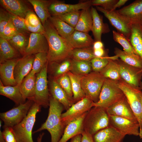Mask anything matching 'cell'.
Masks as SVG:
<instances>
[{
    "instance_id": "obj_1",
    "label": "cell",
    "mask_w": 142,
    "mask_h": 142,
    "mask_svg": "<svg viewBox=\"0 0 142 142\" xmlns=\"http://www.w3.org/2000/svg\"><path fill=\"white\" fill-rule=\"evenodd\" d=\"M48 44V63H59L71 57L73 49L57 32L49 19L43 26Z\"/></svg>"
},
{
    "instance_id": "obj_2",
    "label": "cell",
    "mask_w": 142,
    "mask_h": 142,
    "mask_svg": "<svg viewBox=\"0 0 142 142\" xmlns=\"http://www.w3.org/2000/svg\"><path fill=\"white\" fill-rule=\"evenodd\" d=\"M49 109L47 119L34 133L47 130L50 133L51 142H58L61 138L65 128L61 120L64 108L63 105L50 95Z\"/></svg>"
},
{
    "instance_id": "obj_3",
    "label": "cell",
    "mask_w": 142,
    "mask_h": 142,
    "mask_svg": "<svg viewBox=\"0 0 142 142\" xmlns=\"http://www.w3.org/2000/svg\"><path fill=\"white\" fill-rule=\"evenodd\" d=\"M110 126L106 109L98 106H93L87 112L83 123L84 131L92 136Z\"/></svg>"
},
{
    "instance_id": "obj_4",
    "label": "cell",
    "mask_w": 142,
    "mask_h": 142,
    "mask_svg": "<svg viewBox=\"0 0 142 142\" xmlns=\"http://www.w3.org/2000/svg\"><path fill=\"white\" fill-rule=\"evenodd\" d=\"M41 107L34 102L26 117L21 122L12 128L18 142H34L32 137L33 129L36 115L41 111Z\"/></svg>"
},
{
    "instance_id": "obj_5",
    "label": "cell",
    "mask_w": 142,
    "mask_h": 142,
    "mask_svg": "<svg viewBox=\"0 0 142 142\" xmlns=\"http://www.w3.org/2000/svg\"><path fill=\"white\" fill-rule=\"evenodd\" d=\"M118 81L106 78L99 100L96 103L93 102V106H98L106 109L125 97L118 85Z\"/></svg>"
},
{
    "instance_id": "obj_6",
    "label": "cell",
    "mask_w": 142,
    "mask_h": 142,
    "mask_svg": "<svg viewBox=\"0 0 142 142\" xmlns=\"http://www.w3.org/2000/svg\"><path fill=\"white\" fill-rule=\"evenodd\" d=\"M118 85L124 93L140 125L139 136L141 133L142 124V90L139 87L132 86L122 79L118 81Z\"/></svg>"
},
{
    "instance_id": "obj_7",
    "label": "cell",
    "mask_w": 142,
    "mask_h": 142,
    "mask_svg": "<svg viewBox=\"0 0 142 142\" xmlns=\"http://www.w3.org/2000/svg\"><path fill=\"white\" fill-rule=\"evenodd\" d=\"M106 78L99 72H94L83 76L81 84L85 97L94 103L98 102L102 87Z\"/></svg>"
},
{
    "instance_id": "obj_8",
    "label": "cell",
    "mask_w": 142,
    "mask_h": 142,
    "mask_svg": "<svg viewBox=\"0 0 142 142\" xmlns=\"http://www.w3.org/2000/svg\"><path fill=\"white\" fill-rule=\"evenodd\" d=\"M48 64V63L43 69L37 74L35 94L33 99L34 103L44 108L49 106L50 97L47 77Z\"/></svg>"
},
{
    "instance_id": "obj_9",
    "label": "cell",
    "mask_w": 142,
    "mask_h": 142,
    "mask_svg": "<svg viewBox=\"0 0 142 142\" xmlns=\"http://www.w3.org/2000/svg\"><path fill=\"white\" fill-rule=\"evenodd\" d=\"M34 103L33 100H28L8 111L0 113V118L4 123L3 128H12L21 122L27 116Z\"/></svg>"
},
{
    "instance_id": "obj_10",
    "label": "cell",
    "mask_w": 142,
    "mask_h": 142,
    "mask_svg": "<svg viewBox=\"0 0 142 142\" xmlns=\"http://www.w3.org/2000/svg\"><path fill=\"white\" fill-rule=\"evenodd\" d=\"M97 10L103 14L111 24L117 30L129 39L131 31V23L120 15L117 10L109 11L99 6H96Z\"/></svg>"
},
{
    "instance_id": "obj_11",
    "label": "cell",
    "mask_w": 142,
    "mask_h": 142,
    "mask_svg": "<svg viewBox=\"0 0 142 142\" xmlns=\"http://www.w3.org/2000/svg\"><path fill=\"white\" fill-rule=\"evenodd\" d=\"M93 102L85 97L73 104L61 116L62 122L65 126L70 122L88 111L93 106Z\"/></svg>"
},
{
    "instance_id": "obj_12",
    "label": "cell",
    "mask_w": 142,
    "mask_h": 142,
    "mask_svg": "<svg viewBox=\"0 0 142 142\" xmlns=\"http://www.w3.org/2000/svg\"><path fill=\"white\" fill-rule=\"evenodd\" d=\"M109 115L110 125L126 135L139 136L140 125L138 122L116 116Z\"/></svg>"
},
{
    "instance_id": "obj_13",
    "label": "cell",
    "mask_w": 142,
    "mask_h": 142,
    "mask_svg": "<svg viewBox=\"0 0 142 142\" xmlns=\"http://www.w3.org/2000/svg\"><path fill=\"white\" fill-rule=\"evenodd\" d=\"M92 6L91 0L83 1L75 4H67L60 1H52L49 7V10L51 16H56L90 8Z\"/></svg>"
},
{
    "instance_id": "obj_14",
    "label": "cell",
    "mask_w": 142,
    "mask_h": 142,
    "mask_svg": "<svg viewBox=\"0 0 142 142\" xmlns=\"http://www.w3.org/2000/svg\"><path fill=\"white\" fill-rule=\"evenodd\" d=\"M117 11L131 24L142 25V0H137Z\"/></svg>"
},
{
    "instance_id": "obj_15",
    "label": "cell",
    "mask_w": 142,
    "mask_h": 142,
    "mask_svg": "<svg viewBox=\"0 0 142 142\" xmlns=\"http://www.w3.org/2000/svg\"><path fill=\"white\" fill-rule=\"evenodd\" d=\"M117 61L121 79L132 86L139 87L142 77V74L139 72L141 69L128 65L120 59H118Z\"/></svg>"
},
{
    "instance_id": "obj_16",
    "label": "cell",
    "mask_w": 142,
    "mask_h": 142,
    "mask_svg": "<svg viewBox=\"0 0 142 142\" xmlns=\"http://www.w3.org/2000/svg\"><path fill=\"white\" fill-rule=\"evenodd\" d=\"M106 109L109 115L125 118L138 122L125 97Z\"/></svg>"
},
{
    "instance_id": "obj_17",
    "label": "cell",
    "mask_w": 142,
    "mask_h": 142,
    "mask_svg": "<svg viewBox=\"0 0 142 142\" xmlns=\"http://www.w3.org/2000/svg\"><path fill=\"white\" fill-rule=\"evenodd\" d=\"M48 50V42L44 34L35 33L30 34L25 55H35L39 53H47Z\"/></svg>"
},
{
    "instance_id": "obj_18",
    "label": "cell",
    "mask_w": 142,
    "mask_h": 142,
    "mask_svg": "<svg viewBox=\"0 0 142 142\" xmlns=\"http://www.w3.org/2000/svg\"><path fill=\"white\" fill-rule=\"evenodd\" d=\"M34 55H27L19 58L16 64L14 75L17 85H20L24 78L32 70Z\"/></svg>"
},
{
    "instance_id": "obj_19",
    "label": "cell",
    "mask_w": 142,
    "mask_h": 142,
    "mask_svg": "<svg viewBox=\"0 0 142 142\" xmlns=\"http://www.w3.org/2000/svg\"><path fill=\"white\" fill-rule=\"evenodd\" d=\"M65 39L73 50L92 47L94 42L88 33L75 30L70 36Z\"/></svg>"
},
{
    "instance_id": "obj_20",
    "label": "cell",
    "mask_w": 142,
    "mask_h": 142,
    "mask_svg": "<svg viewBox=\"0 0 142 142\" xmlns=\"http://www.w3.org/2000/svg\"><path fill=\"white\" fill-rule=\"evenodd\" d=\"M19 58L8 60L0 63V80L4 85L14 86L17 85L14 72L15 66Z\"/></svg>"
},
{
    "instance_id": "obj_21",
    "label": "cell",
    "mask_w": 142,
    "mask_h": 142,
    "mask_svg": "<svg viewBox=\"0 0 142 142\" xmlns=\"http://www.w3.org/2000/svg\"><path fill=\"white\" fill-rule=\"evenodd\" d=\"M125 135L109 126L92 136L94 142H122Z\"/></svg>"
},
{
    "instance_id": "obj_22",
    "label": "cell",
    "mask_w": 142,
    "mask_h": 142,
    "mask_svg": "<svg viewBox=\"0 0 142 142\" xmlns=\"http://www.w3.org/2000/svg\"><path fill=\"white\" fill-rule=\"evenodd\" d=\"M50 95L63 106L64 109L68 110L75 103L73 99L70 98L60 86L54 78L49 81Z\"/></svg>"
},
{
    "instance_id": "obj_23",
    "label": "cell",
    "mask_w": 142,
    "mask_h": 142,
    "mask_svg": "<svg viewBox=\"0 0 142 142\" xmlns=\"http://www.w3.org/2000/svg\"><path fill=\"white\" fill-rule=\"evenodd\" d=\"M93 23L91 29L94 41H101L102 34L109 33L110 29L108 25L104 23L102 16L98 13L96 8H91Z\"/></svg>"
},
{
    "instance_id": "obj_24",
    "label": "cell",
    "mask_w": 142,
    "mask_h": 142,
    "mask_svg": "<svg viewBox=\"0 0 142 142\" xmlns=\"http://www.w3.org/2000/svg\"><path fill=\"white\" fill-rule=\"evenodd\" d=\"M87 112L69 123L65 127L63 135L58 142H67L74 136L84 132L83 123Z\"/></svg>"
},
{
    "instance_id": "obj_25",
    "label": "cell",
    "mask_w": 142,
    "mask_h": 142,
    "mask_svg": "<svg viewBox=\"0 0 142 142\" xmlns=\"http://www.w3.org/2000/svg\"><path fill=\"white\" fill-rule=\"evenodd\" d=\"M0 3L9 13L25 19L30 10L24 1L21 0H0Z\"/></svg>"
},
{
    "instance_id": "obj_26",
    "label": "cell",
    "mask_w": 142,
    "mask_h": 142,
    "mask_svg": "<svg viewBox=\"0 0 142 142\" xmlns=\"http://www.w3.org/2000/svg\"><path fill=\"white\" fill-rule=\"evenodd\" d=\"M0 94L13 101L17 106L26 102L21 93L20 85L5 86L0 80Z\"/></svg>"
},
{
    "instance_id": "obj_27",
    "label": "cell",
    "mask_w": 142,
    "mask_h": 142,
    "mask_svg": "<svg viewBox=\"0 0 142 142\" xmlns=\"http://www.w3.org/2000/svg\"><path fill=\"white\" fill-rule=\"evenodd\" d=\"M36 75L29 73L24 78L20 85L21 93L26 100L27 99L33 101L35 94Z\"/></svg>"
},
{
    "instance_id": "obj_28",
    "label": "cell",
    "mask_w": 142,
    "mask_h": 142,
    "mask_svg": "<svg viewBox=\"0 0 142 142\" xmlns=\"http://www.w3.org/2000/svg\"><path fill=\"white\" fill-rule=\"evenodd\" d=\"M52 1L44 0H28L33 6L43 26L51 16L49 10V7Z\"/></svg>"
},
{
    "instance_id": "obj_29",
    "label": "cell",
    "mask_w": 142,
    "mask_h": 142,
    "mask_svg": "<svg viewBox=\"0 0 142 142\" xmlns=\"http://www.w3.org/2000/svg\"><path fill=\"white\" fill-rule=\"evenodd\" d=\"M129 39L136 52L142 59V25L138 24H132ZM139 72L142 73V69Z\"/></svg>"
},
{
    "instance_id": "obj_30",
    "label": "cell",
    "mask_w": 142,
    "mask_h": 142,
    "mask_svg": "<svg viewBox=\"0 0 142 142\" xmlns=\"http://www.w3.org/2000/svg\"><path fill=\"white\" fill-rule=\"evenodd\" d=\"M20 54L8 40L0 37V63L8 60L19 58Z\"/></svg>"
},
{
    "instance_id": "obj_31",
    "label": "cell",
    "mask_w": 142,
    "mask_h": 142,
    "mask_svg": "<svg viewBox=\"0 0 142 142\" xmlns=\"http://www.w3.org/2000/svg\"><path fill=\"white\" fill-rule=\"evenodd\" d=\"M114 53L115 55L125 63L141 70L142 69V59L138 55L127 52L116 47L115 48Z\"/></svg>"
},
{
    "instance_id": "obj_32",
    "label": "cell",
    "mask_w": 142,
    "mask_h": 142,
    "mask_svg": "<svg viewBox=\"0 0 142 142\" xmlns=\"http://www.w3.org/2000/svg\"><path fill=\"white\" fill-rule=\"evenodd\" d=\"M92 23L91 8L82 10L75 30L88 33L91 31Z\"/></svg>"
},
{
    "instance_id": "obj_33",
    "label": "cell",
    "mask_w": 142,
    "mask_h": 142,
    "mask_svg": "<svg viewBox=\"0 0 142 142\" xmlns=\"http://www.w3.org/2000/svg\"><path fill=\"white\" fill-rule=\"evenodd\" d=\"M48 19L59 34L65 39L75 30L74 28L56 16H51Z\"/></svg>"
},
{
    "instance_id": "obj_34",
    "label": "cell",
    "mask_w": 142,
    "mask_h": 142,
    "mask_svg": "<svg viewBox=\"0 0 142 142\" xmlns=\"http://www.w3.org/2000/svg\"><path fill=\"white\" fill-rule=\"evenodd\" d=\"M118 59H110L106 66L99 72L100 74L106 78L118 81L121 79Z\"/></svg>"
},
{
    "instance_id": "obj_35",
    "label": "cell",
    "mask_w": 142,
    "mask_h": 142,
    "mask_svg": "<svg viewBox=\"0 0 142 142\" xmlns=\"http://www.w3.org/2000/svg\"><path fill=\"white\" fill-rule=\"evenodd\" d=\"M67 73L71 81L73 98L75 103L85 97L81 84V80L83 76L74 74L70 71Z\"/></svg>"
},
{
    "instance_id": "obj_36",
    "label": "cell",
    "mask_w": 142,
    "mask_h": 142,
    "mask_svg": "<svg viewBox=\"0 0 142 142\" xmlns=\"http://www.w3.org/2000/svg\"><path fill=\"white\" fill-rule=\"evenodd\" d=\"M29 38L27 34L19 33L12 37L8 41L23 56L25 55V51L27 46Z\"/></svg>"
},
{
    "instance_id": "obj_37",
    "label": "cell",
    "mask_w": 142,
    "mask_h": 142,
    "mask_svg": "<svg viewBox=\"0 0 142 142\" xmlns=\"http://www.w3.org/2000/svg\"><path fill=\"white\" fill-rule=\"evenodd\" d=\"M70 72L78 75H84L90 73L92 69L90 61L77 60L72 59Z\"/></svg>"
},
{
    "instance_id": "obj_38",
    "label": "cell",
    "mask_w": 142,
    "mask_h": 142,
    "mask_svg": "<svg viewBox=\"0 0 142 142\" xmlns=\"http://www.w3.org/2000/svg\"><path fill=\"white\" fill-rule=\"evenodd\" d=\"M95 57L92 47L74 49L72 50L71 56L73 59L83 61H90Z\"/></svg>"
},
{
    "instance_id": "obj_39",
    "label": "cell",
    "mask_w": 142,
    "mask_h": 142,
    "mask_svg": "<svg viewBox=\"0 0 142 142\" xmlns=\"http://www.w3.org/2000/svg\"><path fill=\"white\" fill-rule=\"evenodd\" d=\"M48 63L47 53H39L35 54L32 69L30 73L33 74L38 73Z\"/></svg>"
},
{
    "instance_id": "obj_40",
    "label": "cell",
    "mask_w": 142,
    "mask_h": 142,
    "mask_svg": "<svg viewBox=\"0 0 142 142\" xmlns=\"http://www.w3.org/2000/svg\"><path fill=\"white\" fill-rule=\"evenodd\" d=\"M112 33L113 39L122 46L124 51L137 54L131 45L129 39L123 34L114 30L113 31Z\"/></svg>"
},
{
    "instance_id": "obj_41",
    "label": "cell",
    "mask_w": 142,
    "mask_h": 142,
    "mask_svg": "<svg viewBox=\"0 0 142 142\" xmlns=\"http://www.w3.org/2000/svg\"><path fill=\"white\" fill-rule=\"evenodd\" d=\"M71 60L69 59L65 60L61 63H52L55 65H53L52 74L54 78L56 79L59 77L67 73L70 71Z\"/></svg>"
},
{
    "instance_id": "obj_42",
    "label": "cell",
    "mask_w": 142,
    "mask_h": 142,
    "mask_svg": "<svg viewBox=\"0 0 142 142\" xmlns=\"http://www.w3.org/2000/svg\"><path fill=\"white\" fill-rule=\"evenodd\" d=\"M118 59L115 55L111 57L106 56L102 57H96L90 61L92 69L93 72H99L106 66L110 59Z\"/></svg>"
},
{
    "instance_id": "obj_43",
    "label": "cell",
    "mask_w": 142,
    "mask_h": 142,
    "mask_svg": "<svg viewBox=\"0 0 142 142\" xmlns=\"http://www.w3.org/2000/svg\"><path fill=\"white\" fill-rule=\"evenodd\" d=\"M81 11H75L55 16L74 28L78 22Z\"/></svg>"
},
{
    "instance_id": "obj_44",
    "label": "cell",
    "mask_w": 142,
    "mask_h": 142,
    "mask_svg": "<svg viewBox=\"0 0 142 142\" xmlns=\"http://www.w3.org/2000/svg\"><path fill=\"white\" fill-rule=\"evenodd\" d=\"M54 79L68 95L70 98L73 99L71 82L67 73Z\"/></svg>"
},
{
    "instance_id": "obj_45",
    "label": "cell",
    "mask_w": 142,
    "mask_h": 142,
    "mask_svg": "<svg viewBox=\"0 0 142 142\" xmlns=\"http://www.w3.org/2000/svg\"><path fill=\"white\" fill-rule=\"evenodd\" d=\"M9 13L13 24L19 33L26 34L28 33L29 31L26 26L25 19L18 16Z\"/></svg>"
},
{
    "instance_id": "obj_46",
    "label": "cell",
    "mask_w": 142,
    "mask_h": 142,
    "mask_svg": "<svg viewBox=\"0 0 142 142\" xmlns=\"http://www.w3.org/2000/svg\"><path fill=\"white\" fill-rule=\"evenodd\" d=\"M118 1V0H92L91 4L92 6H99L105 10L111 11Z\"/></svg>"
},
{
    "instance_id": "obj_47",
    "label": "cell",
    "mask_w": 142,
    "mask_h": 142,
    "mask_svg": "<svg viewBox=\"0 0 142 142\" xmlns=\"http://www.w3.org/2000/svg\"><path fill=\"white\" fill-rule=\"evenodd\" d=\"M20 33L13 24L11 19L5 27L2 38L8 40L12 37Z\"/></svg>"
},
{
    "instance_id": "obj_48",
    "label": "cell",
    "mask_w": 142,
    "mask_h": 142,
    "mask_svg": "<svg viewBox=\"0 0 142 142\" xmlns=\"http://www.w3.org/2000/svg\"><path fill=\"white\" fill-rule=\"evenodd\" d=\"M24 19L25 25L32 27H36L41 23L38 16L31 10L27 13Z\"/></svg>"
},
{
    "instance_id": "obj_49",
    "label": "cell",
    "mask_w": 142,
    "mask_h": 142,
    "mask_svg": "<svg viewBox=\"0 0 142 142\" xmlns=\"http://www.w3.org/2000/svg\"><path fill=\"white\" fill-rule=\"evenodd\" d=\"M10 20L9 13L2 8L0 10V37L2 38L5 27Z\"/></svg>"
},
{
    "instance_id": "obj_50",
    "label": "cell",
    "mask_w": 142,
    "mask_h": 142,
    "mask_svg": "<svg viewBox=\"0 0 142 142\" xmlns=\"http://www.w3.org/2000/svg\"><path fill=\"white\" fill-rule=\"evenodd\" d=\"M2 131L5 142H18L17 141L11 127H6L3 128Z\"/></svg>"
},
{
    "instance_id": "obj_51",
    "label": "cell",
    "mask_w": 142,
    "mask_h": 142,
    "mask_svg": "<svg viewBox=\"0 0 142 142\" xmlns=\"http://www.w3.org/2000/svg\"><path fill=\"white\" fill-rule=\"evenodd\" d=\"M82 135L81 142H94L92 136L89 133L84 131Z\"/></svg>"
},
{
    "instance_id": "obj_52",
    "label": "cell",
    "mask_w": 142,
    "mask_h": 142,
    "mask_svg": "<svg viewBox=\"0 0 142 142\" xmlns=\"http://www.w3.org/2000/svg\"><path fill=\"white\" fill-rule=\"evenodd\" d=\"M94 54L97 57H102L106 56L105 51L104 48L93 49Z\"/></svg>"
},
{
    "instance_id": "obj_53",
    "label": "cell",
    "mask_w": 142,
    "mask_h": 142,
    "mask_svg": "<svg viewBox=\"0 0 142 142\" xmlns=\"http://www.w3.org/2000/svg\"><path fill=\"white\" fill-rule=\"evenodd\" d=\"M128 1V0H118L117 2L114 6L111 11L116 10L117 8H120L124 5Z\"/></svg>"
},
{
    "instance_id": "obj_54",
    "label": "cell",
    "mask_w": 142,
    "mask_h": 142,
    "mask_svg": "<svg viewBox=\"0 0 142 142\" xmlns=\"http://www.w3.org/2000/svg\"><path fill=\"white\" fill-rule=\"evenodd\" d=\"M93 49L104 48V44L101 41H94L93 45Z\"/></svg>"
},
{
    "instance_id": "obj_55",
    "label": "cell",
    "mask_w": 142,
    "mask_h": 142,
    "mask_svg": "<svg viewBox=\"0 0 142 142\" xmlns=\"http://www.w3.org/2000/svg\"><path fill=\"white\" fill-rule=\"evenodd\" d=\"M82 135H77L71 139L70 142H81Z\"/></svg>"
},
{
    "instance_id": "obj_56",
    "label": "cell",
    "mask_w": 142,
    "mask_h": 142,
    "mask_svg": "<svg viewBox=\"0 0 142 142\" xmlns=\"http://www.w3.org/2000/svg\"><path fill=\"white\" fill-rule=\"evenodd\" d=\"M44 133H40L37 138V142H42V138L44 135Z\"/></svg>"
},
{
    "instance_id": "obj_57",
    "label": "cell",
    "mask_w": 142,
    "mask_h": 142,
    "mask_svg": "<svg viewBox=\"0 0 142 142\" xmlns=\"http://www.w3.org/2000/svg\"><path fill=\"white\" fill-rule=\"evenodd\" d=\"M0 142H5L2 131L0 130Z\"/></svg>"
},
{
    "instance_id": "obj_58",
    "label": "cell",
    "mask_w": 142,
    "mask_h": 142,
    "mask_svg": "<svg viewBox=\"0 0 142 142\" xmlns=\"http://www.w3.org/2000/svg\"><path fill=\"white\" fill-rule=\"evenodd\" d=\"M140 138L141 139H142V124L141 126V132L140 135L139 136Z\"/></svg>"
},
{
    "instance_id": "obj_59",
    "label": "cell",
    "mask_w": 142,
    "mask_h": 142,
    "mask_svg": "<svg viewBox=\"0 0 142 142\" xmlns=\"http://www.w3.org/2000/svg\"><path fill=\"white\" fill-rule=\"evenodd\" d=\"M139 88H140L141 89V90H142V82H141L139 86Z\"/></svg>"
},
{
    "instance_id": "obj_60",
    "label": "cell",
    "mask_w": 142,
    "mask_h": 142,
    "mask_svg": "<svg viewBox=\"0 0 142 142\" xmlns=\"http://www.w3.org/2000/svg\"></svg>"
}]
</instances>
